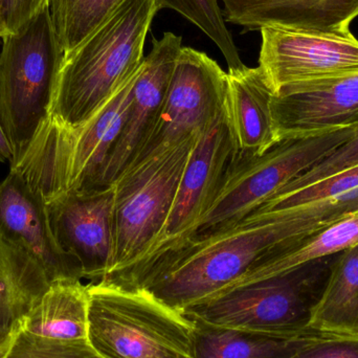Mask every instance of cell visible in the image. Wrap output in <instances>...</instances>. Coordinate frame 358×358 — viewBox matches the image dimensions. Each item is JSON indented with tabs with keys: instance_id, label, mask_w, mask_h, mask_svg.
Listing matches in <instances>:
<instances>
[{
	"instance_id": "obj_4",
	"label": "cell",
	"mask_w": 358,
	"mask_h": 358,
	"mask_svg": "<svg viewBox=\"0 0 358 358\" xmlns=\"http://www.w3.org/2000/svg\"><path fill=\"white\" fill-rule=\"evenodd\" d=\"M64 57L48 4L18 31L2 38L0 120L14 152L12 162L48 117Z\"/></svg>"
},
{
	"instance_id": "obj_17",
	"label": "cell",
	"mask_w": 358,
	"mask_h": 358,
	"mask_svg": "<svg viewBox=\"0 0 358 358\" xmlns=\"http://www.w3.org/2000/svg\"><path fill=\"white\" fill-rule=\"evenodd\" d=\"M357 244L358 208L263 259L219 294L284 275L320 259L336 256Z\"/></svg>"
},
{
	"instance_id": "obj_19",
	"label": "cell",
	"mask_w": 358,
	"mask_h": 358,
	"mask_svg": "<svg viewBox=\"0 0 358 358\" xmlns=\"http://www.w3.org/2000/svg\"><path fill=\"white\" fill-rule=\"evenodd\" d=\"M309 328L325 336L358 338V244L334 257Z\"/></svg>"
},
{
	"instance_id": "obj_21",
	"label": "cell",
	"mask_w": 358,
	"mask_h": 358,
	"mask_svg": "<svg viewBox=\"0 0 358 358\" xmlns=\"http://www.w3.org/2000/svg\"><path fill=\"white\" fill-rule=\"evenodd\" d=\"M192 321L195 325L196 358H288L313 338L323 336L278 338Z\"/></svg>"
},
{
	"instance_id": "obj_3",
	"label": "cell",
	"mask_w": 358,
	"mask_h": 358,
	"mask_svg": "<svg viewBox=\"0 0 358 358\" xmlns=\"http://www.w3.org/2000/svg\"><path fill=\"white\" fill-rule=\"evenodd\" d=\"M87 340L103 358H196L195 325L146 290L88 284Z\"/></svg>"
},
{
	"instance_id": "obj_25",
	"label": "cell",
	"mask_w": 358,
	"mask_h": 358,
	"mask_svg": "<svg viewBox=\"0 0 358 358\" xmlns=\"http://www.w3.org/2000/svg\"><path fill=\"white\" fill-rule=\"evenodd\" d=\"M19 321L0 358H103L88 340L43 338L23 330Z\"/></svg>"
},
{
	"instance_id": "obj_31",
	"label": "cell",
	"mask_w": 358,
	"mask_h": 358,
	"mask_svg": "<svg viewBox=\"0 0 358 358\" xmlns=\"http://www.w3.org/2000/svg\"><path fill=\"white\" fill-rule=\"evenodd\" d=\"M4 33L3 31H2L1 25H0V39H2L3 38Z\"/></svg>"
},
{
	"instance_id": "obj_30",
	"label": "cell",
	"mask_w": 358,
	"mask_h": 358,
	"mask_svg": "<svg viewBox=\"0 0 358 358\" xmlns=\"http://www.w3.org/2000/svg\"><path fill=\"white\" fill-rule=\"evenodd\" d=\"M17 324V323H16ZM16 324L12 327H1L0 326V355H1L3 349L6 348V344L10 341V336H12L13 332H14Z\"/></svg>"
},
{
	"instance_id": "obj_18",
	"label": "cell",
	"mask_w": 358,
	"mask_h": 358,
	"mask_svg": "<svg viewBox=\"0 0 358 358\" xmlns=\"http://www.w3.org/2000/svg\"><path fill=\"white\" fill-rule=\"evenodd\" d=\"M88 285L81 280L50 283L40 300L19 321L29 334L56 340H87Z\"/></svg>"
},
{
	"instance_id": "obj_5",
	"label": "cell",
	"mask_w": 358,
	"mask_h": 358,
	"mask_svg": "<svg viewBox=\"0 0 358 358\" xmlns=\"http://www.w3.org/2000/svg\"><path fill=\"white\" fill-rule=\"evenodd\" d=\"M334 257L219 294L183 313L194 321L216 327L278 338L317 334L309 324Z\"/></svg>"
},
{
	"instance_id": "obj_23",
	"label": "cell",
	"mask_w": 358,
	"mask_h": 358,
	"mask_svg": "<svg viewBox=\"0 0 358 358\" xmlns=\"http://www.w3.org/2000/svg\"><path fill=\"white\" fill-rule=\"evenodd\" d=\"M157 10L171 8L199 27L218 46L229 69L244 65L231 31L225 24L219 0H153Z\"/></svg>"
},
{
	"instance_id": "obj_29",
	"label": "cell",
	"mask_w": 358,
	"mask_h": 358,
	"mask_svg": "<svg viewBox=\"0 0 358 358\" xmlns=\"http://www.w3.org/2000/svg\"><path fill=\"white\" fill-rule=\"evenodd\" d=\"M13 157H14L13 148L6 132H4L1 120H0V163H6V162H10V163Z\"/></svg>"
},
{
	"instance_id": "obj_27",
	"label": "cell",
	"mask_w": 358,
	"mask_h": 358,
	"mask_svg": "<svg viewBox=\"0 0 358 358\" xmlns=\"http://www.w3.org/2000/svg\"><path fill=\"white\" fill-rule=\"evenodd\" d=\"M288 358H358V338L323 334Z\"/></svg>"
},
{
	"instance_id": "obj_15",
	"label": "cell",
	"mask_w": 358,
	"mask_h": 358,
	"mask_svg": "<svg viewBox=\"0 0 358 358\" xmlns=\"http://www.w3.org/2000/svg\"><path fill=\"white\" fill-rule=\"evenodd\" d=\"M227 22L244 31L266 27L350 35L358 0H221Z\"/></svg>"
},
{
	"instance_id": "obj_16",
	"label": "cell",
	"mask_w": 358,
	"mask_h": 358,
	"mask_svg": "<svg viewBox=\"0 0 358 358\" xmlns=\"http://www.w3.org/2000/svg\"><path fill=\"white\" fill-rule=\"evenodd\" d=\"M227 108L238 157H254L278 144L271 101L273 92L260 67L229 69Z\"/></svg>"
},
{
	"instance_id": "obj_2",
	"label": "cell",
	"mask_w": 358,
	"mask_h": 358,
	"mask_svg": "<svg viewBox=\"0 0 358 358\" xmlns=\"http://www.w3.org/2000/svg\"><path fill=\"white\" fill-rule=\"evenodd\" d=\"M159 12L153 0H125L90 37L65 54L46 119L77 128L138 73Z\"/></svg>"
},
{
	"instance_id": "obj_28",
	"label": "cell",
	"mask_w": 358,
	"mask_h": 358,
	"mask_svg": "<svg viewBox=\"0 0 358 358\" xmlns=\"http://www.w3.org/2000/svg\"><path fill=\"white\" fill-rule=\"evenodd\" d=\"M48 4V0H0V25L4 36L18 31Z\"/></svg>"
},
{
	"instance_id": "obj_10",
	"label": "cell",
	"mask_w": 358,
	"mask_h": 358,
	"mask_svg": "<svg viewBox=\"0 0 358 358\" xmlns=\"http://www.w3.org/2000/svg\"><path fill=\"white\" fill-rule=\"evenodd\" d=\"M259 67L273 94L288 86L358 73V39L353 34L261 29Z\"/></svg>"
},
{
	"instance_id": "obj_6",
	"label": "cell",
	"mask_w": 358,
	"mask_h": 358,
	"mask_svg": "<svg viewBox=\"0 0 358 358\" xmlns=\"http://www.w3.org/2000/svg\"><path fill=\"white\" fill-rule=\"evenodd\" d=\"M197 138H185L113 183V262L104 279L134 266L159 244Z\"/></svg>"
},
{
	"instance_id": "obj_11",
	"label": "cell",
	"mask_w": 358,
	"mask_h": 358,
	"mask_svg": "<svg viewBox=\"0 0 358 358\" xmlns=\"http://www.w3.org/2000/svg\"><path fill=\"white\" fill-rule=\"evenodd\" d=\"M115 185L69 192L48 202L55 237L79 261L84 279L98 283L110 271Z\"/></svg>"
},
{
	"instance_id": "obj_14",
	"label": "cell",
	"mask_w": 358,
	"mask_h": 358,
	"mask_svg": "<svg viewBox=\"0 0 358 358\" xmlns=\"http://www.w3.org/2000/svg\"><path fill=\"white\" fill-rule=\"evenodd\" d=\"M271 111L278 142L358 123V73L282 88L273 94Z\"/></svg>"
},
{
	"instance_id": "obj_12",
	"label": "cell",
	"mask_w": 358,
	"mask_h": 358,
	"mask_svg": "<svg viewBox=\"0 0 358 358\" xmlns=\"http://www.w3.org/2000/svg\"><path fill=\"white\" fill-rule=\"evenodd\" d=\"M0 238L37 261L50 283L84 279L79 261L55 237L45 200L14 170L0 182Z\"/></svg>"
},
{
	"instance_id": "obj_22",
	"label": "cell",
	"mask_w": 358,
	"mask_h": 358,
	"mask_svg": "<svg viewBox=\"0 0 358 358\" xmlns=\"http://www.w3.org/2000/svg\"><path fill=\"white\" fill-rule=\"evenodd\" d=\"M125 0H48L55 29L65 54L90 37Z\"/></svg>"
},
{
	"instance_id": "obj_26",
	"label": "cell",
	"mask_w": 358,
	"mask_h": 358,
	"mask_svg": "<svg viewBox=\"0 0 358 358\" xmlns=\"http://www.w3.org/2000/svg\"><path fill=\"white\" fill-rule=\"evenodd\" d=\"M358 165V132L348 142L336 149L329 157L307 170L302 176L282 187L275 195L289 193L296 189H302L306 185H313L317 181L330 178L338 172ZM273 195V196H275Z\"/></svg>"
},
{
	"instance_id": "obj_1",
	"label": "cell",
	"mask_w": 358,
	"mask_h": 358,
	"mask_svg": "<svg viewBox=\"0 0 358 358\" xmlns=\"http://www.w3.org/2000/svg\"><path fill=\"white\" fill-rule=\"evenodd\" d=\"M325 227L296 208L252 212L227 229L189 238L101 283L146 290L185 313L218 296L263 259Z\"/></svg>"
},
{
	"instance_id": "obj_24",
	"label": "cell",
	"mask_w": 358,
	"mask_h": 358,
	"mask_svg": "<svg viewBox=\"0 0 358 358\" xmlns=\"http://www.w3.org/2000/svg\"><path fill=\"white\" fill-rule=\"evenodd\" d=\"M325 200L358 202V165L302 189L273 196L254 212L286 210Z\"/></svg>"
},
{
	"instance_id": "obj_20",
	"label": "cell",
	"mask_w": 358,
	"mask_h": 358,
	"mask_svg": "<svg viewBox=\"0 0 358 358\" xmlns=\"http://www.w3.org/2000/svg\"><path fill=\"white\" fill-rule=\"evenodd\" d=\"M45 271L27 252L0 238V326L12 327L50 287Z\"/></svg>"
},
{
	"instance_id": "obj_13",
	"label": "cell",
	"mask_w": 358,
	"mask_h": 358,
	"mask_svg": "<svg viewBox=\"0 0 358 358\" xmlns=\"http://www.w3.org/2000/svg\"><path fill=\"white\" fill-rule=\"evenodd\" d=\"M182 38L171 31L153 39L152 48L143 61L132 90L125 125L109 155L96 187L113 185L131 166L152 132L161 113L173 73Z\"/></svg>"
},
{
	"instance_id": "obj_9",
	"label": "cell",
	"mask_w": 358,
	"mask_h": 358,
	"mask_svg": "<svg viewBox=\"0 0 358 358\" xmlns=\"http://www.w3.org/2000/svg\"><path fill=\"white\" fill-rule=\"evenodd\" d=\"M237 157L238 151L224 106L198 136L192 148L159 244L148 256L122 273L185 241L196 223L210 210Z\"/></svg>"
},
{
	"instance_id": "obj_7",
	"label": "cell",
	"mask_w": 358,
	"mask_h": 358,
	"mask_svg": "<svg viewBox=\"0 0 358 358\" xmlns=\"http://www.w3.org/2000/svg\"><path fill=\"white\" fill-rule=\"evenodd\" d=\"M357 132L355 123L322 136L281 141L258 157H238L210 210L187 239L203 237L239 222Z\"/></svg>"
},
{
	"instance_id": "obj_8",
	"label": "cell",
	"mask_w": 358,
	"mask_h": 358,
	"mask_svg": "<svg viewBox=\"0 0 358 358\" xmlns=\"http://www.w3.org/2000/svg\"><path fill=\"white\" fill-rule=\"evenodd\" d=\"M227 94V73L218 63L182 46L155 128L128 170L199 136L225 106Z\"/></svg>"
}]
</instances>
